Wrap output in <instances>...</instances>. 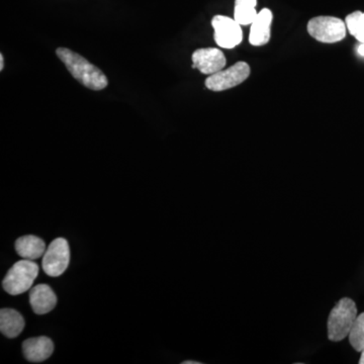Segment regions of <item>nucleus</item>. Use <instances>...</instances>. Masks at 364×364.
Masks as SVG:
<instances>
[{
    "instance_id": "f257e3e1",
    "label": "nucleus",
    "mask_w": 364,
    "mask_h": 364,
    "mask_svg": "<svg viewBox=\"0 0 364 364\" xmlns=\"http://www.w3.org/2000/svg\"><path fill=\"white\" fill-rule=\"evenodd\" d=\"M56 53L67 70L85 87L92 90H102L109 85L104 72L88 62L85 57L67 48H58Z\"/></svg>"
},
{
    "instance_id": "f03ea898",
    "label": "nucleus",
    "mask_w": 364,
    "mask_h": 364,
    "mask_svg": "<svg viewBox=\"0 0 364 364\" xmlns=\"http://www.w3.org/2000/svg\"><path fill=\"white\" fill-rule=\"evenodd\" d=\"M358 316V306L353 299H340L328 317V339L332 342H340L348 337Z\"/></svg>"
},
{
    "instance_id": "7ed1b4c3",
    "label": "nucleus",
    "mask_w": 364,
    "mask_h": 364,
    "mask_svg": "<svg viewBox=\"0 0 364 364\" xmlns=\"http://www.w3.org/2000/svg\"><path fill=\"white\" fill-rule=\"evenodd\" d=\"M39 269V265L33 260L23 259L14 263L2 280L4 291L11 296L26 293L37 279Z\"/></svg>"
},
{
    "instance_id": "20e7f679",
    "label": "nucleus",
    "mask_w": 364,
    "mask_h": 364,
    "mask_svg": "<svg viewBox=\"0 0 364 364\" xmlns=\"http://www.w3.org/2000/svg\"><path fill=\"white\" fill-rule=\"evenodd\" d=\"M309 35L325 44L340 42L346 37L345 21L335 16H321L311 18L306 26Z\"/></svg>"
},
{
    "instance_id": "39448f33",
    "label": "nucleus",
    "mask_w": 364,
    "mask_h": 364,
    "mask_svg": "<svg viewBox=\"0 0 364 364\" xmlns=\"http://www.w3.org/2000/svg\"><path fill=\"white\" fill-rule=\"evenodd\" d=\"M70 262V248L68 242L64 238H57L51 242L44 255L42 267L46 274L58 277L63 274Z\"/></svg>"
},
{
    "instance_id": "423d86ee",
    "label": "nucleus",
    "mask_w": 364,
    "mask_h": 364,
    "mask_svg": "<svg viewBox=\"0 0 364 364\" xmlns=\"http://www.w3.org/2000/svg\"><path fill=\"white\" fill-rule=\"evenodd\" d=\"M250 66L246 62H237L233 66L212 74L205 79V87L212 91H224L240 85L250 75Z\"/></svg>"
},
{
    "instance_id": "0eeeda50",
    "label": "nucleus",
    "mask_w": 364,
    "mask_h": 364,
    "mask_svg": "<svg viewBox=\"0 0 364 364\" xmlns=\"http://www.w3.org/2000/svg\"><path fill=\"white\" fill-rule=\"evenodd\" d=\"M214 28V39L219 47L234 49L243 40L241 25L235 18L226 16H215L212 20Z\"/></svg>"
},
{
    "instance_id": "6e6552de",
    "label": "nucleus",
    "mask_w": 364,
    "mask_h": 364,
    "mask_svg": "<svg viewBox=\"0 0 364 364\" xmlns=\"http://www.w3.org/2000/svg\"><path fill=\"white\" fill-rule=\"evenodd\" d=\"M191 60H193V68L198 69L205 75H212L223 70L227 63L224 53L215 48L196 50Z\"/></svg>"
},
{
    "instance_id": "1a4fd4ad",
    "label": "nucleus",
    "mask_w": 364,
    "mask_h": 364,
    "mask_svg": "<svg viewBox=\"0 0 364 364\" xmlns=\"http://www.w3.org/2000/svg\"><path fill=\"white\" fill-rule=\"evenodd\" d=\"M273 14L269 9H262L251 23L249 43L255 47L267 45L272 36Z\"/></svg>"
},
{
    "instance_id": "9d476101",
    "label": "nucleus",
    "mask_w": 364,
    "mask_h": 364,
    "mask_svg": "<svg viewBox=\"0 0 364 364\" xmlns=\"http://www.w3.org/2000/svg\"><path fill=\"white\" fill-rule=\"evenodd\" d=\"M23 355L31 363H43L54 352V343L48 337L41 336L26 339L23 343Z\"/></svg>"
},
{
    "instance_id": "9b49d317",
    "label": "nucleus",
    "mask_w": 364,
    "mask_h": 364,
    "mask_svg": "<svg viewBox=\"0 0 364 364\" xmlns=\"http://www.w3.org/2000/svg\"><path fill=\"white\" fill-rule=\"evenodd\" d=\"M30 304L33 313L45 315L54 310L57 305V296L47 284H38L31 289Z\"/></svg>"
},
{
    "instance_id": "f8f14e48",
    "label": "nucleus",
    "mask_w": 364,
    "mask_h": 364,
    "mask_svg": "<svg viewBox=\"0 0 364 364\" xmlns=\"http://www.w3.org/2000/svg\"><path fill=\"white\" fill-rule=\"evenodd\" d=\"M16 251L23 259H39L44 255L46 249L45 242L39 237L33 235H26L16 241Z\"/></svg>"
},
{
    "instance_id": "ddd939ff",
    "label": "nucleus",
    "mask_w": 364,
    "mask_h": 364,
    "mask_svg": "<svg viewBox=\"0 0 364 364\" xmlns=\"http://www.w3.org/2000/svg\"><path fill=\"white\" fill-rule=\"evenodd\" d=\"M25 320L18 311L1 309L0 311V331L7 338H16L23 332Z\"/></svg>"
},
{
    "instance_id": "4468645a",
    "label": "nucleus",
    "mask_w": 364,
    "mask_h": 364,
    "mask_svg": "<svg viewBox=\"0 0 364 364\" xmlns=\"http://www.w3.org/2000/svg\"><path fill=\"white\" fill-rule=\"evenodd\" d=\"M257 0H235L234 18L241 26H250L257 16Z\"/></svg>"
},
{
    "instance_id": "2eb2a0df",
    "label": "nucleus",
    "mask_w": 364,
    "mask_h": 364,
    "mask_svg": "<svg viewBox=\"0 0 364 364\" xmlns=\"http://www.w3.org/2000/svg\"><path fill=\"white\" fill-rule=\"evenodd\" d=\"M347 30L359 43H364V13L354 11L345 18Z\"/></svg>"
},
{
    "instance_id": "dca6fc26",
    "label": "nucleus",
    "mask_w": 364,
    "mask_h": 364,
    "mask_svg": "<svg viewBox=\"0 0 364 364\" xmlns=\"http://www.w3.org/2000/svg\"><path fill=\"white\" fill-rule=\"evenodd\" d=\"M349 343L352 348L358 352L363 351L364 348V312L358 316L355 322L352 326L349 333Z\"/></svg>"
},
{
    "instance_id": "f3484780",
    "label": "nucleus",
    "mask_w": 364,
    "mask_h": 364,
    "mask_svg": "<svg viewBox=\"0 0 364 364\" xmlns=\"http://www.w3.org/2000/svg\"><path fill=\"white\" fill-rule=\"evenodd\" d=\"M358 53L360 56L364 57V43H360L358 47Z\"/></svg>"
},
{
    "instance_id": "a211bd4d",
    "label": "nucleus",
    "mask_w": 364,
    "mask_h": 364,
    "mask_svg": "<svg viewBox=\"0 0 364 364\" xmlns=\"http://www.w3.org/2000/svg\"><path fill=\"white\" fill-rule=\"evenodd\" d=\"M4 55H0V71L4 70Z\"/></svg>"
},
{
    "instance_id": "6ab92c4d",
    "label": "nucleus",
    "mask_w": 364,
    "mask_h": 364,
    "mask_svg": "<svg viewBox=\"0 0 364 364\" xmlns=\"http://www.w3.org/2000/svg\"><path fill=\"white\" fill-rule=\"evenodd\" d=\"M361 355L360 358H359L358 363L359 364H364V348L363 349V351L360 352Z\"/></svg>"
},
{
    "instance_id": "aec40b11",
    "label": "nucleus",
    "mask_w": 364,
    "mask_h": 364,
    "mask_svg": "<svg viewBox=\"0 0 364 364\" xmlns=\"http://www.w3.org/2000/svg\"><path fill=\"white\" fill-rule=\"evenodd\" d=\"M182 364H200V361L188 360V361H183V363H182Z\"/></svg>"
}]
</instances>
